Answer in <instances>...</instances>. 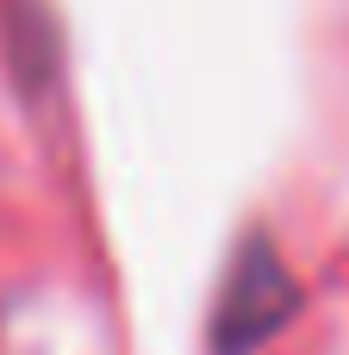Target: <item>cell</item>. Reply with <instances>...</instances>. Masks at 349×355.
<instances>
[{
  "instance_id": "cell-1",
  "label": "cell",
  "mask_w": 349,
  "mask_h": 355,
  "mask_svg": "<svg viewBox=\"0 0 349 355\" xmlns=\"http://www.w3.org/2000/svg\"><path fill=\"white\" fill-rule=\"evenodd\" d=\"M300 312V281L281 268L269 237H250L225 275L219 293V318H212V349L219 355H250L262 349L287 318Z\"/></svg>"
}]
</instances>
